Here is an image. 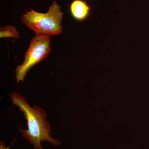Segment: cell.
<instances>
[{
    "mask_svg": "<svg viewBox=\"0 0 149 149\" xmlns=\"http://www.w3.org/2000/svg\"><path fill=\"white\" fill-rule=\"evenodd\" d=\"M9 95L12 104L23 112L27 121V130L19 128V132L33 145L34 149H45L41 146V142L47 141L56 146L61 144L59 140L51 137V125L47 120V113L44 110L36 105L31 107L26 98L19 93L13 92Z\"/></svg>",
    "mask_w": 149,
    "mask_h": 149,
    "instance_id": "cell-1",
    "label": "cell"
},
{
    "mask_svg": "<svg viewBox=\"0 0 149 149\" xmlns=\"http://www.w3.org/2000/svg\"><path fill=\"white\" fill-rule=\"evenodd\" d=\"M61 8L54 1L46 13L37 12L31 9L21 17V22L35 33L50 36L63 32L61 21L63 13Z\"/></svg>",
    "mask_w": 149,
    "mask_h": 149,
    "instance_id": "cell-2",
    "label": "cell"
},
{
    "mask_svg": "<svg viewBox=\"0 0 149 149\" xmlns=\"http://www.w3.org/2000/svg\"><path fill=\"white\" fill-rule=\"evenodd\" d=\"M48 35L35 33L30 45L24 54L23 63L17 67L15 79L17 82L24 81L29 70L40 62L46 59L51 50V40Z\"/></svg>",
    "mask_w": 149,
    "mask_h": 149,
    "instance_id": "cell-3",
    "label": "cell"
},
{
    "mask_svg": "<svg viewBox=\"0 0 149 149\" xmlns=\"http://www.w3.org/2000/svg\"><path fill=\"white\" fill-rule=\"evenodd\" d=\"M92 8L83 0H74L70 6V14L76 21L83 22L90 16Z\"/></svg>",
    "mask_w": 149,
    "mask_h": 149,
    "instance_id": "cell-4",
    "label": "cell"
},
{
    "mask_svg": "<svg viewBox=\"0 0 149 149\" xmlns=\"http://www.w3.org/2000/svg\"><path fill=\"white\" fill-rule=\"evenodd\" d=\"M0 37L3 38H14L17 40L20 38V35L16 28L12 25H8L0 28Z\"/></svg>",
    "mask_w": 149,
    "mask_h": 149,
    "instance_id": "cell-5",
    "label": "cell"
},
{
    "mask_svg": "<svg viewBox=\"0 0 149 149\" xmlns=\"http://www.w3.org/2000/svg\"><path fill=\"white\" fill-rule=\"evenodd\" d=\"M0 149H8L6 146L4 142L1 141L0 143Z\"/></svg>",
    "mask_w": 149,
    "mask_h": 149,
    "instance_id": "cell-6",
    "label": "cell"
}]
</instances>
